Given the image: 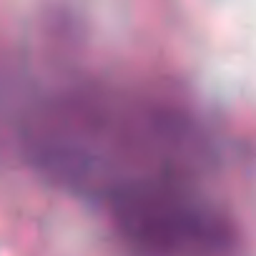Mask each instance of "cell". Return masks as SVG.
<instances>
[{"instance_id":"obj_2","label":"cell","mask_w":256,"mask_h":256,"mask_svg":"<svg viewBox=\"0 0 256 256\" xmlns=\"http://www.w3.org/2000/svg\"><path fill=\"white\" fill-rule=\"evenodd\" d=\"M134 256H226L234 228L196 184L134 188L103 206Z\"/></svg>"},{"instance_id":"obj_1","label":"cell","mask_w":256,"mask_h":256,"mask_svg":"<svg viewBox=\"0 0 256 256\" xmlns=\"http://www.w3.org/2000/svg\"><path fill=\"white\" fill-rule=\"evenodd\" d=\"M33 161L58 184L106 206L110 198L171 181H194L208 146L188 113L118 90H68L28 123Z\"/></svg>"}]
</instances>
